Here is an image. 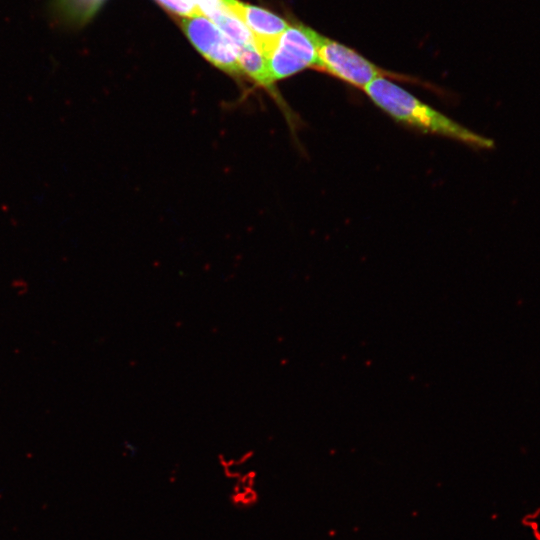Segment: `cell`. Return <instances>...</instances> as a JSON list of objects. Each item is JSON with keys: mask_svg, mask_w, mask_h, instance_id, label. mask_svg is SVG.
<instances>
[{"mask_svg": "<svg viewBox=\"0 0 540 540\" xmlns=\"http://www.w3.org/2000/svg\"><path fill=\"white\" fill-rule=\"evenodd\" d=\"M323 36L302 24L289 25L265 54L272 81L291 77L307 68H317Z\"/></svg>", "mask_w": 540, "mask_h": 540, "instance_id": "cell-2", "label": "cell"}, {"mask_svg": "<svg viewBox=\"0 0 540 540\" xmlns=\"http://www.w3.org/2000/svg\"><path fill=\"white\" fill-rule=\"evenodd\" d=\"M222 3L249 29L264 56L289 26L285 19L261 7L238 0H222Z\"/></svg>", "mask_w": 540, "mask_h": 540, "instance_id": "cell-5", "label": "cell"}, {"mask_svg": "<svg viewBox=\"0 0 540 540\" xmlns=\"http://www.w3.org/2000/svg\"><path fill=\"white\" fill-rule=\"evenodd\" d=\"M363 91L376 106L398 122L473 147L489 149L494 146L491 139L460 125L386 77L373 80Z\"/></svg>", "mask_w": 540, "mask_h": 540, "instance_id": "cell-1", "label": "cell"}, {"mask_svg": "<svg viewBox=\"0 0 540 540\" xmlns=\"http://www.w3.org/2000/svg\"><path fill=\"white\" fill-rule=\"evenodd\" d=\"M196 6L202 15L208 17L218 9L225 7L222 0H187Z\"/></svg>", "mask_w": 540, "mask_h": 540, "instance_id": "cell-10", "label": "cell"}, {"mask_svg": "<svg viewBox=\"0 0 540 540\" xmlns=\"http://www.w3.org/2000/svg\"><path fill=\"white\" fill-rule=\"evenodd\" d=\"M105 0H51L52 17L61 25L78 28L96 14Z\"/></svg>", "mask_w": 540, "mask_h": 540, "instance_id": "cell-6", "label": "cell"}, {"mask_svg": "<svg viewBox=\"0 0 540 540\" xmlns=\"http://www.w3.org/2000/svg\"><path fill=\"white\" fill-rule=\"evenodd\" d=\"M181 27L199 53L215 67L234 77H243L231 41L206 16L183 17Z\"/></svg>", "mask_w": 540, "mask_h": 540, "instance_id": "cell-4", "label": "cell"}, {"mask_svg": "<svg viewBox=\"0 0 540 540\" xmlns=\"http://www.w3.org/2000/svg\"><path fill=\"white\" fill-rule=\"evenodd\" d=\"M237 57L242 76L262 88L271 90L274 82L270 77L266 58L255 44L239 48Z\"/></svg>", "mask_w": 540, "mask_h": 540, "instance_id": "cell-7", "label": "cell"}, {"mask_svg": "<svg viewBox=\"0 0 540 540\" xmlns=\"http://www.w3.org/2000/svg\"><path fill=\"white\" fill-rule=\"evenodd\" d=\"M316 69L362 89L380 77L400 79L376 66L354 49L324 36L318 51Z\"/></svg>", "mask_w": 540, "mask_h": 540, "instance_id": "cell-3", "label": "cell"}, {"mask_svg": "<svg viewBox=\"0 0 540 540\" xmlns=\"http://www.w3.org/2000/svg\"><path fill=\"white\" fill-rule=\"evenodd\" d=\"M167 10L182 17L202 15L199 9L187 0H157Z\"/></svg>", "mask_w": 540, "mask_h": 540, "instance_id": "cell-9", "label": "cell"}, {"mask_svg": "<svg viewBox=\"0 0 540 540\" xmlns=\"http://www.w3.org/2000/svg\"><path fill=\"white\" fill-rule=\"evenodd\" d=\"M207 18L231 41L236 54L239 48L248 44H255L249 29L226 7L216 10Z\"/></svg>", "mask_w": 540, "mask_h": 540, "instance_id": "cell-8", "label": "cell"}]
</instances>
